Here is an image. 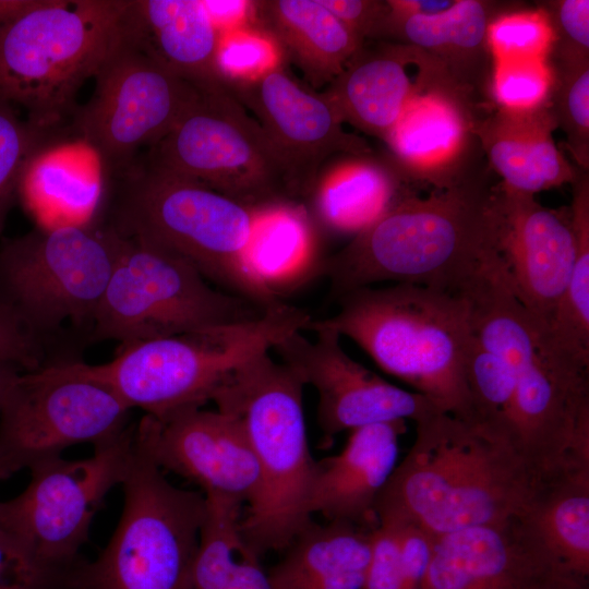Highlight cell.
<instances>
[{
  "mask_svg": "<svg viewBox=\"0 0 589 589\" xmlns=\"http://www.w3.org/2000/svg\"><path fill=\"white\" fill-rule=\"evenodd\" d=\"M338 311L313 320L362 348L385 372L406 382L443 411L470 421L465 376L472 338L469 305L462 296L394 284L341 294Z\"/></svg>",
  "mask_w": 589,
  "mask_h": 589,
  "instance_id": "cell-4",
  "label": "cell"
},
{
  "mask_svg": "<svg viewBox=\"0 0 589 589\" xmlns=\"http://www.w3.org/2000/svg\"><path fill=\"white\" fill-rule=\"evenodd\" d=\"M362 589H407L395 531L378 525L372 533L371 558Z\"/></svg>",
  "mask_w": 589,
  "mask_h": 589,
  "instance_id": "cell-42",
  "label": "cell"
},
{
  "mask_svg": "<svg viewBox=\"0 0 589 589\" xmlns=\"http://www.w3.org/2000/svg\"><path fill=\"white\" fill-rule=\"evenodd\" d=\"M145 158L244 205L289 191L261 127L225 82L196 86L173 127Z\"/></svg>",
  "mask_w": 589,
  "mask_h": 589,
  "instance_id": "cell-13",
  "label": "cell"
},
{
  "mask_svg": "<svg viewBox=\"0 0 589 589\" xmlns=\"http://www.w3.org/2000/svg\"><path fill=\"white\" fill-rule=\"evenodd\" d=\"M316 337L293 332L272 351L304 385L317 393V421L326 438L354 429L397 420L414 423L443 411L428 397L383 380L342 348L341 337L326 327H310Z\"/></svg>",
  "mask_w": 589,
  "mask_h": 589,
  "instance_id": "cell-15",
  "label": "cell"
},
{
  "mask_svg": "<svg viewBox=\"0 0 589 589\" xmlns=\"http://www.w3.org/2000/svg\"><path fill=\"white\" fill-rule=\"evenodd\" d=\"M117 236L118 252L91 327L92 340L125 346L249 321L266 311L214 288L185 260Z\"/></svg>",
  "mask_w": 589,
  "mask_h": 589,
  "instance_id": "cell-9",
  "label": "cell"
},
{
  "mask_svg": "<svg viewBox=\"0 0 589 589\" xmlns=\"http://www.w3.org/2000/svg\"><path fill=\"white\" fill-rule=\"evenodd\" d=\"M94 79V93L76 108L71 127L75 139L96 153L104 172L112 177L125 171L141 148L157 143L196 93L195 85L131 41L121 22Z\"/></svg>",
  "mask_w": 589,
  "mask_h": 589,
  "instance_id": "cell-14",
  "label": "cell"
},
{
  "mask_svg": "<svg viewBox=\"0 0 589 589\" xmlns=\"http://www.w3.org/2000/svg\"><path fill=\"white\" fill-rule=\"evenodd\" d=\"M115 178L103 225L185 260L264 310L280 303L250 265L256 218L244 204L145 157Z\"/></svg>",
  "mask_w": 589,
  "mask_h": 589,
  "instance_id": "cell-3",
  "label": "cell"
},
{
  "mask_svg": "<svg viewBox=\"0 0 589 589\" xmlns=\"http://www.w3.org/2000/svg\"><path fill=\"white\" fill-rule=\"evenodd\" d=\"M73 567V566H72ZM72 567L65 573L60 584L55 589H84L72 576Z\"/></svg>",
  "mask_w": 589,
  "mask_h": 589,
  "instance_id": "cell-50",
  "label": "cell"
},
{
  "mask_svg": "<svg viewBox=\"0 0 589 589\" xmlns=\"http://www.w3.org/2000/svg\"><path fill=\"white\" fill-rule=\"evenodd\" d=\"M19 371L17 368L11 364L0 362V407L10 386L20 374Z\"/></svg>",
  "mask_w": 589,
  "mask_h": 589,
  "instance_id": "cell-49",
  "label": "cell"
},
{
  "mask_svg": "<svg viewBox=\"0 0 589 589\" xmlns=\"http://www.w3.org/2000/svg\"><path fill=\"white\" fill-rule=\"evenodd\" d=\"M465 376L471 410L470 421L513 443L514 373L501 358L486 350L473 334L467 350Z\"/></svg>",
  "mask_w": 589,
  "mask_h": 589,
  "instance_id": "cell-33",
  "label": "cell"
},
{
  "mask_svg": "<svg viewBox=\"0 0 589 589\" xmlns=\"http://www.w3.org/2000/svg\"><path fill=\"white\" fill-rule=\"evenodd\" d=\"M476 105L452 88L420 86L384 139L407 175L445 189L473 169Z\"/></svg>",
  "mask_w": 589,
  "mask_h": 589,
  "instance_id": "cell-19",
  "label": "cell"
},
{
  "mask_svg": "<svg viewBox=\"0 0 589 589\" xmlns=\"http://www.w3.org/2000/svg\"><path fill=\"white\" fill-rule=\"evenodd\" d=\"M61 134L33 127L19 118L11 105L0 100V235L19 195L26 165L45 147L61 142Z\"/></svg>",
  "mask_w": 589,
  "mask_h": 589,
  "instance_id": "cell-35",
  "label": "cell"
},
{
  "mask_svg": "<svg viewBox=\"0 0 589 589\" xmlns=\"http://www.w3.org/2000/svg\"><path fill=\"white\" fill-rule=\"evenodd\" d=\"M556 121L551 103L529 109L494 106L472 128L501 185L512 192H537L573 183L578 171L565 159L553 139Z\"/></svg>",
  "mask_w": 589,
  "mask_h": 589,
  "instance_id": "cell-23",
  "label": "cell"
},
{
  "mask_svg": "<svg viewBox=\"0 0 589 589\" xmlns=\"http://www.w3.org/2000/svg\"><path fill=\"white\" fill-rule=\"evenodd\" d=\"M536 476L504 436L437 412L416 423L414 442L382 489L378 524H412L440 537L502 525L527 503Z\"/></svg>",
  "mask_w": 589,
  "mask_h": 589,
  "instance_id": "cell-2",
  "label": "cell"
},
{
  "mask_svg": "<svg viewBox=\"0 0 589 589\" xmlns=\"http://www.w3.org/2000/svg\"><path fill=\"white\" fill-rule=\"evenodd\" d=\"M361 40L364 36L385 29L389 15L387 1L321 0Z\"/></svg>",
  "mask_w": 589,
  "mask_h": 589,
  "instance_id": "cell-44",
  "label": "cell"
},
{
  "mask_svg": "<svg viewBox=\"0 0 589 589\" xmlns=\"http://www.w3.org/2000/svg\"><path fill=\"white\" fill-rule=\"evenodd\" d=\"M552 65L551 108L567 139V147L581 170L589 168V59L557 60Z\"/></svg>",
  "mask_w": 589,
  "mask_h": 589,
  "instance_id": "cell-34",
  "label": "cell"
},
{
  "mask_svg": "<svg viewBox=\"0 0 589 589\" xmlns=\"http://www.w3.org/2000/svg\"><path fill=\"white\" fill-rule=\"evenodd\" d=\"M0 362L24 372L36 371L48 364L45 341L3 304H0Z\"/></svg>",
  "mask_w": 589,
  "mask_h": 589,
  "instance_id": "cell-41",
  "label": "cell"
},
{
  "mask_svg": "<svg viewBox=\"0 0 589 589\" xmlns=\"http://www.w3.org/2000/svg\"><path fill=\"white\" fill-rule=\"evenodd\" d=\"M558 570L510 520L436 537L421 589H542Z\"/></svg>",
  "mask_w": 589,
  "mask_h": 589,
  "instance_id": "cell-20",
  "label": "cell"
},
{
  "mask_svg": "<svg viewBox=\"0 0 589 589\" xmlns=\"http://www.w3.org/2000/svg\"><path fill=\"white\" fill-rule=\"evenodd\" d=\"M205 517L182 589H278L240 531L242 503L204 494Z\"/></svg>",
  "mask_w": 589,
  "mask_h": 589,
  "instance_id": "cell-29",
  "label": "cell"
},
{
  "mask_svg": "<svg viewBox=\"0 0 589 589\" xmlns=\"http://www.w3.org/2000/svg\"><path fill=\"white\" fill-rule=\"evenodd\" d=\"M69 569L44 566L0 530V589H55Z\"/></svg>",
  "mask_w": 589,
  "mask_h": 589,
  "instance_id": "cell-40",
  "label": "cell"
},
{
  "mask_svg": "<svg viewBox=\"0 0 589 589\" xmlns=\"http://www.w3.org/2000/svg\"><path fill=\"white\" fill-rule=\"evenodd\" d=\"M127 0H32L0 26V100L62 133L83 84L115 44Z\"/></svg>",
  "mask_w": 589,
  "mask_h": 589,
  "instance_id": "cell-6",
  "label": "cell"
},
{
  "mask_svg": "<svg viewBox=\"0 0 589 589\" xmlns=\"http://www.w3.org/2000/svg\"><path fill=\"white\" fill-rule=\"evenodd\" d=\"M276 65V51L267 39L240 29L221 35L218 68L224 81L251 79Z\"/></svg>",
  "mask_w": 589,
  "mask_h": 589,
  "instance_id": "cell-38",
  "label": "cell"
},
{
  "mask_svg": "<svg viewBox=\"0 0 589 589\" xmlns=\"http://www.w3.org/2000/svg\"><path fill=\"white\" fill-rule=\"evenodd\" d=\"M554 31L557 60L588 58L589 52V1H551L543 8Z\"/></svg>",
  "mask_w": 589,
  "mask_h": 589,
  "instance_id": "cell-39",
  "label": "cell"
},
{
  "mask_svg": "<svg viewBox=\"0 0 589 589\" xmlns=\"http://www.w3.org/2000/svg\"><path fill=\"white\" fill-rule=\"evenodd\" d=\"M225 83L255 116L291 192L310 188L334 154L369 152L365 141L345 131L327 93L309 92L277 65L257 76Z\"/></svg>",
  "mask_w": 589,
  "mask_h": 589,
  "instance_id": "cell-16",
  "label": "cell"
},
{
  "mask_svg": "<svg viewBox=\"0 0 589 589\" xmlns=\"http://www.w3.org/2000/svg\"><path fill=\"white\" fill-rule=\"evenodd\" d=\"M542 589H588V578L555 572L548 578Z\"/></svg>",
  "mask_w": 589,
  "mask_h": 589,
  "instance_id": "cell-47",
  "label": "cell"
},
{
  "mask_svg": "<svg viewBox=\"0 0 589 589\" xmlns=\"http://www.w3.org/2000/svg\"><path fill=\"white\" fill-rule=\"evenodd\" d=\"M118 252L109 227L38 226L0 245V304L40 339L62 324L92 327Z\"/></svg>",
  "mask_w": 589,
  "mask_h": 589,
  "instance_id": "cell-10",
  "label": "cell"
},
{
  "mask_svg": "<svg viewBox=\"0 0 589 589\" xmlns=\"http://www.w3.org/2000/svg\"><path fill=\"white\" fill-rule=\"evenodd\" d=\"M190 407L156 418L145 414L135 443L163 470L242 504L260 488L257 461L242 423L233 416Z\"/></svg>",
  "mask_w": 589,
  "mask_h": 589,
  "instance_id": "cell-17",
  "label": "cell"
},
{
  "mask_svg": "<svg viewBox=\"0 0 589 589\" xmlns=\"http://www.w3.org/2000/svg\"><path fill=\"white\" fill-rule=\"evenodd\" d=\"M554 86L549 59L507 60L492 63L489 94L494 106L529 110L548 104Z\"/></svg>",
  "mask_w": 589,
  "mask_h": 589,
  "instance_id": "cell-37",
  "label": "cell"
},
{
  "mask_svg": "<svg viewBox=\"0 0 589 589\" xmlns=\"http://www.w3.org/2000/svg\"><path fill=\"white\" fill-rule=\"evenodd\" d=\"M119 524L98 557L79 560L84 589H182L205 517V495L179 489L135 443Z\"/></svg>",
  "mask_w": 589,
  "mask_h": 589,
  "instance_id": "cell-8",
  "label": "cell"
},
{
  "mask_svg": "<svg viewBox=\"0 0 589 589\" xmlns=\"http://www.w3.org/2000/svg\"><path fill=\"white\" fill-rule=\"evenodd\" d=\"M374 529L342 521H312L268 574L278 589H362Z\"/></svg>",
  "mask_w": 589,
  "mask_h": 589,
  "instance_id": "cell-27",
  "label": "cell"
},
{
  "mask_svg": "<svg viewBox=\"0 0 589 589\" xmlns=\"http://www.w3.org/2000/svg\"><path fill=\"white\" fill-rule=\"evenodd\" d=\"M204 4L216 23L219 25H235L242 21L251 9L252 2L244 0L204 1Z\"/></svg>",
  "mask_w": 589,
  "mask_h": 589,
  "instance_id": "cell-45",
  "label": "cell"
},
{
  "mask_svg": "<svg viewBox=\"0 0 589 589\" xmlns=\"http://www.w3.org/2000/svg\"><path fill=\"white\" fill-rule=\"evenodd\" d=\"M130 410L89 364L57 361L20 373L0 407V480L70 446L113 437Z\"/></svg>",
  "mask_w": 589,
  "mask_h": 589,
  "instance_id": "cell-11",
  "label": "cell"
},
{
  "mask_svg": "<svg viewBox=\"0 0 589 589\" xmlns=\"http://www.w3.org/2000/svg\"><path fill=\"white\" fill-rule=\"evenodd\" d=\"M123 34L155 61L195 85L225 82L221 34L200 0H127Z\"/></svg>",
  "mask_w": 589,
  "mask_h": 589,
  "instance_id": "cell-22",
  "label": "cell"
},
{
  "mask_svg": "<svg viewBox=\"0 0 589 589\" xmlns=\"http://www.w3.org/2000/svg\"><path fill=\"white\" fill-rule=\"evenodd\" d=\"M456 0L387 1L390 12L398 15H434L448 10Z\"/></svg>",
  "mask_w": 589,
  "mask_h": 589,
  "instance_id": "cell-46",
  "label": "cell"
},
{
  "mask_svg": "<svg viewBox=\"0 0 589 589\" xmlns=\"http://www.w3.org/2000/svg\"><path fill=\"white\" fill-rule=\"evenodd\" d=\"M418 62V50L409 46L376 56H354L333 80L327 95L344 121L385 139L420 88L407 73V64Z\"/></svg>",
  "mask_w": 589,
  "mask_h": 589,
  "instance_id": "cell-28",
  "label": "cell"
},
{
  "mask_svg": "<svg viewBox=\"0 0 589 589\" xmlns=\"http://www.w3.org/2000/svg\"><path fill=\"white\" fill-rule=\"evenodd\" d=\"M104 175L91 147L76 139L65 140L45 147L28 161L19 195L39 226L87 224L100 204Z\"/></svg>",
  "mask_w": 589,
  "mask_h": 589,
  "instance_id": "cell-26",
  "label": "cell"
},
{
  "mask_svg": "<svg viewBox=\"0 0 589 589\" xmlns=\"http://www.w3.org/2000/svg\"><path fill=\"white\" fill-rule=\"evenodd\" d=\"M406 193L398 192L397 179L365 160L337 171L327 184L324 203L328 218L356 235L372 224Z\"/></svg>",
  "mask_w": 589,
  "mask_h": 589,
  "instance_id": "cell-32",
  "label": "cell"
},
{
  "mask_svg": "<svg viewBox=\"0 0 589 589\" xmlns=\"http://www.w3.org/2000/svg\"><path fill=\"white\" fill-rule=\"evenodd\" d=\"M486 39L493 62L549 59L554 31L543 8L495 15L488 26Z\"/></svg>",
  "mask_w": 589,
  "mask_h": 589,
  "instance_id": "cell-36",
  "label": "cell"
},
{
  "mask_svg": "<svg viewBox=\"0 0 589 589\" xmlns=\"http://www.w3.org/2000/svg\"><path fill=\"white\" fill-rule=\"evenodd\" d=\"M304 386L266 351L233 370L211 398L218 411L242 423L257 461L260 488L240 519V531L260 557L286 550L313 521L310 498L317 460L308 444Z\"/></svg>",
  "mask_w": 589,
  "mask_h": 589,
  "instance_id": "cell-5",
  "label": "cell"
},
{
  "mask_svg": "<svg viewBox=\"0 0 589 589\" xmlns=\"http://www.w3.org/2000/svg\"><path fill=\"white\" fill-rule=\"evenodd\" d=\"M491 5L479 0H458L434 15H398L390 12L385 29H390L425 56L442 76L472 99L482 87L491 55L486 32Z\"/></svg>",
  "mask_w": 589,
  "mask_h": 589,
  "instance_id": "cell-25",
  "label": "cell"
},
{
  "mask_svg": "<svg viewBox=\"0 0 589 589\" xmlns=\"http://www.w3.org/2000/svg\"><path fill=\"white\" fill-rule=\"evenodd\" d=\"M396 534L407 589H421L431 560L435 537L412 524H378Z\"/></svg>",
  "mask_w": 589,
  "mask_h": 589,
  "instance_id": "cell-43",
  "label": "cell"
},
{
  "mask_svg": "<svg viewBox=\"0 0 589 589\" xmlns=\"http://www.w3.org/2000/svg\"><path fill=\"white\" fill-rule=\"evenodd\" d=\"M405 430V420L354 429L338 455L317 460L311 515L376 528L375 503L396 466L398 438Z\"/></svg>",
  "mask_w": 589,
  "mask_h": 589,
  "instance_id": "cell-21",
  "label": "cell"
},
{
  "mask_svg": "<svg viewBox=\"0 0 589 589\" xmlns=\"http://www.w3.org/2000/svg\"><path fill=\"white\" fill-rule=\"evenodd\" d=\"M570 205L577 248L566 289L553 318L540 330L546 347L554 353L589 369V181L581 170L573 181Z\"/></svg>",
  "mask_w": 589,
  "mask_h": 589,
  "instance_id": "cell-31",
  "label": "cell"
},
{
  "mask_svg": "<svg viewBox=\"0 0 589 589\" xmlns=\"http://www.w3.org/2000/svg\"><path fill=\"white\" fill-rule=\"evenodd\" d=\"M311 321L280 302L253 320L121 346L111 361L89 368L129 408L160 418L202 407L239 365Z\"/></svg>",
  "mask_w": 589,
  "mask_h": 589,
  "instance_id": "cell-7",
  "label": "cell"
},
{
  "mask_svg": "<svg viewBox=\"0 0 589 589\" xmlns=\"http://www.w3.org/2000/svg\"><path fill=\"white\" fill-rule=\"evenodd\" d=\"M496 256L507 286L540 330L566 289L577 238L570 206L549 208L533 195L497 187Z\"/></svg>",
  "mask_w": 589,
  "mask_h": 589,
  "instance_id": "cell-18",
  "label": "cell"
},
{
  "mask_svg": "<svg viewBox=\"0 0 589 589\" xmlns=\"http://www.w3.org/2000/svg\"><path fill=\"white\" fill-rule=\"evenodd\" d=\"M497 185L471 170L426 197L406 194L324 265L332 293L381 283L464 296L497 264Z\"/></svg>",
  "mask_w": 589,
  "mask_h": 589,
  "instance_id": "cell-1",
  "label": "cell"
},
{
  "mask_svg": "<svg viewBox=\"0 0 589 589\" xmlns=\"http://www.w3.org/2000/svg\"><path fill=\"white\" fill-rule=\"evenodd\" d=\"M513 520L522 538L554 567L589 577V465L539 477Z\"/></svg>",
  "mask_w": 589,
  "mask_h": 589,
  "instance_id": "cell-24",
  "label": "cell"
},
{
  "mask_svg": "<svg viewBox=\"0 0 589 589\" xmlns=\"http://www.w3.org/2000/svg\"><path fill=\"white\" fill-rule=\"evenodd\" d=\"M271 31L315 80H334L356 56L362 40L321 0L256 2Z\"/></svg>",
  "mask_w": 589,
  "mask_h": 589,
  "instance_id": "cell-30",
  "label": "cell"
},
{
  "mask_svg": "<svg viewBox=\"0 0 589 589\" xmlns=\"http://www.w3.org/2000/svg\"><path fill=\"white\" fill-rule=\"evenodd\" d=\"M32 0H0V26L24 11Z\"/></svg>",
  "mask_w": 589,
  "mask_h": 589,
  "instance_id": "cell-48",
  "label": "cell"
},
{
  "mask_svg": "<svg viewBox=\"0 0 589 589\" xmlns=\"http://www.w3.org/2000/svg\"><path fill=\"white\" fill-rule=\"evenodd\" d=\"M134 435L135 426H127L95 444L88 458L57 457L31 467L26 489L0 502V530L50 569L74 566L95 513L111 488L125 478Z\"/></svg>",
  "mask_w": 589,
  "mask_h": 589,
  "instance_id": "cell-12",
  "label": "cell"
}]
</instances>
